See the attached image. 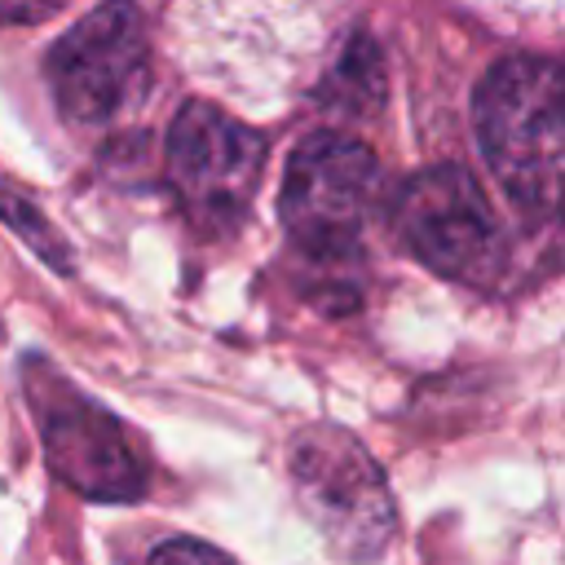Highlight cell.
I'll return each instance as SVG.
<instances>
[{
  "label": "cell",
  "mask_w": 565,
  "mask_h": 565,
  "mask_svg": "<svg viewBox=\"0 0 565 565\" xmlns=\"http://www.w3.org/2000/svg\"><path fill=\"white\" fill-rule=\"evenodd\" d=\"M0 221L53 269V274H71L75 269V260H71V252H66V238L53 230V221L35 207V199H26L18 185H9V181H0Z\"/></svg>",
  "instance_id": "9"
},
{
  "label": "cell",
  "mask_w": 565,
  "mask_h": 565,
  "mask_svg": "<svg viewBox=\"0 0 565 565\" xmlns=\"http://www.w3.org/2000/svg\"><path fill=\"white\" fill-rule=\"evenodd\" d=\"M40 441L49 468L93 503H132L146 494V463L124 424L66 384L40 388Z\"/></svg>",
  "instance_id": "7"
},
{
  "label": "cell",
  "mask_w": 565,
  "mask_h": 565,
  "mask_svg": "<svg viewBox=\"0 0 565 565\" xmlns=\"http://www.w3.org/2000/svg\"><path fill=\"white\" fill-rule=\"evenodd\" d=\"M393 230L441 278L486 287L503 269V230L486 190L455 163L406 177L388 203Z\"/></svg>",
  "instance_id": "4"
},
{
  "label": "cell",
  "mask_w": 565,
  "mask_h": 565,
  "mask_svg": "<svg viewBox=\"0 0 565 565\" xmlns=\"http://www.w3.org/2000/svg\"><path fill=\"white\" fill-rule=\"evenodd\" d=\"M150 71L146 22L132 0H106L49 53V84L71 124H110L137 102Z\"/></svg>",
  "instance_id": "6"
},
{
  "label": "cell",
  "mask_w": 565,
  "mask_h": 565,
  "mask_svg": "<svg viewBox=\"0 0 565 565\" xmlns=\"http://www.w3.org/2000/svg\"><path fill=\"white\" fill-rule=\"evenodd\" d=\"M335 115H366L380 97H384V66L371 40H349V49L340 53V62L331 66L322 93H318Z\"/></svg>",
  "instance_id": "8"
},
{
  "label": "cell",
  "mask_w": 565,
  "mask_h": 565,
  "mask_svg": "<svg viewBox=\"0 0 565 565\" xmlns=\"http://www.w3.org/2000/svg\"><path fill=\"white\" fill-rule=\"evenodd\" d=\"M146 565H230V556L199 539H168L146 556Z\"/></svg>",
  "instance_id": "10"
},
{
  "label": "cell",
  "mask_w": 565,
  "mask_h": 565,
  "mask_svg": "<svg viewBox=\"0 0 565 565\" xmlns=\"http://www.w3.org/2000/svg\"><path fill=\"white\" fill-rule=\"evenodd\" d=\"M287 468H291V486L305 516L322 530L327 547L340 561L371 565L388 547L397 508L380 463L353 433L335 424L305 428L291 441Z\"/></svg>",
  "instance_id": "3"
},
{
  "label": "cell",
  "mask_w": 565,
  "mask_h": 565,
  "mask_svg": "<svg viewBox=\"0 0 565 565\" xmlns=\"http://www.w3.org/2000/svg\"><path fill=\"white\" fill-rule=\"evenodd\" d=\"M380 194V163L362 141L344 132H313L287 159L278 216L291 247H300L309 260L344 265L362 247Z\"/></svg>",
  "instance_id": "2"
},
{
  "label": "cell",
  "mask_w": 565,
  "mask_h": 565,
  "mask_svg": "<svg viewBox=\"0 0 565 565\" xmlns=\"http://www.w3.org/2000/svg\"><path fill=\"white\" fill-rule=\"evenodd\" d=\"M62 0H0V22H35L49 18Z\"/></svg>",
  "instance_id": "11"
},
{
  "label": "cell",
  "mask_w": 565,
  "mask_h": 565,
  "mask_svg": "<svg viewBox=\"0 0 565 565\" xmlns=\"http://www.w3.org/2000/svg\"><path fill=\"white\" fill-rule=\"evenodd\" d=\"M265 172V137L212 102H190L168 128V181L181 212L207 230L230 234L252 207Z\"/></svg>",
  "instance_id": "5"
},
{
  "label": "cell",
  "mask_w": 565,
  "mask_h": 565,
  "mask_svg": "<svg viewBox=\"0 0 565 565\" xmlns=\"http://www.w3.org/2000/svg\"><path fill=\"white\" fill-rule=\"evenodd\" d=\"M477 146L530 221H552L561 207V159H565V115H561V71L552 57H503L486 71L472 97Z\"/></svg>",
  "instance_id": "1"
}]
</instances>
